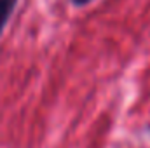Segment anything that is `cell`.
Instances as JSON below:
<instances>
[{
	"label": "cell",
	"instance_id": "cell-1",
	"mask_svg": "<svg viewBox=\"0 0 150 148\" xmlns=\"http://www.w3.org/2000/svg\"><path fill=\"white\" fill-rule=\"evenodd\" d=\"M19 0H0V37L11 19V16L14 14V9L18 5Z\"/></svg>",
	"mask_w": 150,
	"mask_h": 148
},
{
	"label": "cell",
	"instance_id": "cell-2",
	"mask_svg": "<svg viewBox=\"0 0 150 148\" xmlns=\"http://www.w3.org/2000/svg\"><path fill=\"white\" fill-rule=\"evenodd\" d=\"M91 2H94V0H70V4H72L74 7H86V5H89Z\"/></svg>",
	"mask_w": 150,
	"mask_h": 148
}]
</instances>
